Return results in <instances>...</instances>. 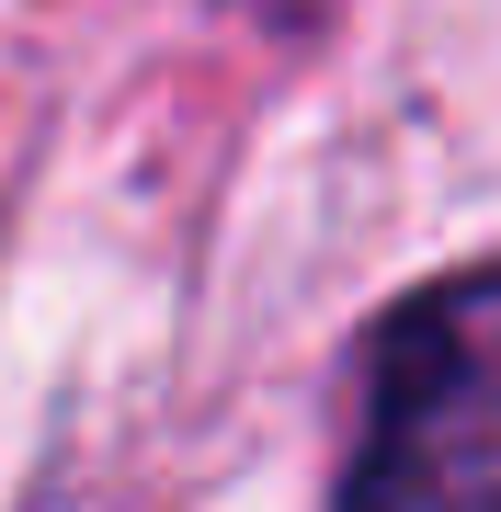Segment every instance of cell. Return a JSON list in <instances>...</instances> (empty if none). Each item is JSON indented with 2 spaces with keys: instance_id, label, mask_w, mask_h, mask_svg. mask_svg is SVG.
I'll use <instances>...</instances> for the list:
<instances>
[{
  "instance_id": "obj_1",
  "label": "cell",
  "mask_w": 501,
  "mask_h": 512,
  "mask_svg": "<svg viewBox=\"0 0 501 512\" xmlns=\"http://www.w3.org/2000/svg\"><path fill=\"white\" fill-rule=\"evenodd\" d=\"M342 512H501V262L376 319Z\"/></svg>"
}]
</instances>
